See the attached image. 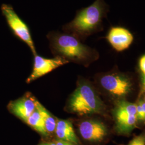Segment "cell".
I'll return each mask as SVG.
<instances>
[{
    "label": "cell",
    "instance_id": "obj_9",
    "mask_svg": "<svg viewBox=\"0 0 145 145\" xmlns=\"http://www.w3.org/2000/svg\"><path fill=\"white\" fill-rule=\"evenodd\" d=\"M68 62L65 59L59 56L48 59L36 54L34 58L33 70L31 75L27 78L26 82L30 83Z\"/></svg>",
    "mask_w": 145,
    "mask_h": 145
},
{
    "label": "cell",
    "instance_id": "obj_19",
    "mask_svg": "<svg viewBox=\"0 0 145 145\" xmlns=\"http://www.w3.org/2000/svg\"><path fill=\"white\" fill-rule=\"evenodd\" d=\"M40 145H56V142H45L41 144Z\"/></svg>",
    "mask_w": 145,
    "mask_h": 145
},
{
    "label": "cell",
    "instance_id": "obj_11",
    "mask_svg": "<svg viewBox=\"0 0 145 145\" xmlns=\"http://www.w3.org/2000/svg\"><path fill=\"white\" fill-rule=\"evenodd\" d=\"M55 132L59 140L67 141L75 145L79 144V140L74 132L72 124L68 120H57Z\"/></svg>",
    "mask_w": 145,
    "mask_h": 145
},
{
    "label": "cell",
    "instance_id": "obj_18",
    "mask_svg": "<svg viewBox=\"0 0 145 145\" xmlns=\"http://www.w3.org/2000/svg\"><path fill=\"white\" fill-rule=\"evenodd\" d=\"M142 84L145 90V76L144 75H142Z\"/></svg>",
    "mask_w": 145,
    "mask_h": 145
},
{
    "label": "cell",
    "instance_id": "obj_15",
    "mask_svg": "<svg viewBox=\"0 0 145 145\" xmlns=\"http://www.w3.org/2000/svg\"><path fill=\"white\" fill-rule=\"evenodd\" d=\"M127 145H145V131L135 136Z\"/></svg>",
    "mask_w": 145,
    "mask_h": 145
},
{
    "label": "cell",
    "instance_id": "obj_10",
    "mask_svg": "<svg viewBox=\"0 0 145 145\" xmlns=\"http://www.w3.org/2000/svg\"><path fill=\"white\" fill-rule=\"evenodd\" d=\"M36 99L30 95H26L8 105V109L11 114L26 123L29 117L36 109Z\"/></svg>",
    "mask_w": 145,
    "mask_h": 145
},
{
    "label": "cell",
    "instance_id": "obj_13",
    "mask_svg": "<svg viewBox=\"0 0 145 145\" xmlns=\"http://www.w3.org/2000/svg\"><path fill=\"white\" fill-rule=\"evenodd\" d=\"M26 123L42 135L44 136L48 135L45 129L42 116L36 108L29 117Z\"/></svg>",
    "mask_w": 145,
    "mask_h": 145
},
{
    "label": "cell",
    "instance_id": "obj_17",
    "mask_svg": "<svg viewBox=\"0 0 145 145\" xmlns=\"http://www.w3.org/2000/svg\"><path fill=\"white\" fill-rule=\"evenodd\" d=\"M56 145H75L74 144H72V143H71V142H67V141H65L61 140L57 141L56 142Z\"/></svg>",
    "mask_w": 145,
    "mask_h": 145
},
{
    "label": "cell",
    "instance_id": "obj_14",
    "mask_svg": "<svg viewBox=\"0 0 145 145\" xmlns=\"http://www.w3.org/2000/svg\"><path fill=\"white\" fill-rule=\"evenodd\" d=\"M137 118L138 120L145 123V102L144 101H140L137 104Z\"/></svg>",
    "mask_w": 145,
    "mask_h": 145
},
{
    "label": "cell",
    "instance_id": "obj_2",
    "mask_svg": "<svg viewBox=\"0 0 145 145\" xmlns=\"http://www.w3.org/2000/svg\"><path fill=\"white\" fill-rule=\"evenodd\" d=\"M53 54L69 62L89 65L99 58L98 52L84 45L80 39L68 33L52 31L47 36Z\"/></svg>",
    "mask_w": 145,
    "mask_h": 145
},
{
    "label": "cell",
    "instance_id": "obj_1",
    "mask_svg": "<svg viewBox=\"0 0 145 145\" xmlns=\"http://www.w3.org/2000/svg\"><path fill=\"white\" fill-rule=\"evenodd\" d=\"M109 11V5L104 0H96L91 5L77 11L74 20L62 26L63 31L84 40L103 30V19Z\"/></svg>",
    "mask_w": 145,
    "mask_h": 145
},
{
    "label": "cell",
    "instance_id": "obj_8",
    "mask_svg": "<svg viewBox=\"0 0 145 145\" xmlns=\"http://www.w3.org/2000/svg\"><path fill=\"white\" fill-rule=\"evenodd\" d=\"M78 130L83 139L90 142H100L109 134L106 125L97 119L84 120L78 125Z\"/></svg>",
    "mask_w": 145,
    "mask_h": 145
},
{
    "label": "cell",
    "instance_id": "obj_16",
    "mask_svg": "<svg viewBox=\"0 0 145 145\" xmlns=\"http://www.w3.org/2000/svg\"><path fill=\"white\" fill-rule=\"evenodd\" d=\"M138 65L142 75L145 76V54L140 56L138 60Z\"/></svg>",
    "mask_w": 145,
    "mask_h": 145
},
{
    "label": "cell",
    "instance_id": "obj_12",
    "mask_svg": "<svg viewBox=\"0 0 145 145\" xmlns=\"http://www.w3.org/2000/svg\"><path fill=\"white\" fill-rule=\"evenodd\" d=\"M35 103L36 108L42 116L44 122L45 129L48 134L55 132L57 124V121L56 119L42 104L40 103L36 99L35 100Z\"/></svg>",
    "mask_w": 145,
    "mask_h": 145
},
{
    "label": "cell",
    "instance_id": "obj_5",
    "mask_svg": "<svg viewBox=\"0 0 145 145\" xmlns=\"http://www.w3.org/2000/svg\"><path fill=\"white\" fill-rule=\"evenodd\" d=\"M99 84L104 90L115 99L123 100L132 93L133 84L130 78L121 72H109L103 75Z\"/></svg>",
    "mask_w": 145,
    "mask_h": 145
},
{
    "label": "cell",
    "instance_id": "obj_3",
    "mask_svg": "<svg viewBox=\"0 0 145 145\" xmlns=\"http://www.w3.org/2000/svg\"><path fill=\"white\" fill-rule=\"evenodd\" d=\"M67 109L79 116L103 114L105 106L93 86L83 81L79 83L69 99Z\"/></svg>",
    "mask_w": 145,
    "mask_h": 145
},
{
    "label": "cell",
    "instance_id": "obj_20",
    "mask_svg": "<svg viewBox=\"0 0 145 145\" xmlns=\"http://www.w3.org/2000/svg\"><path fill=\"white\" fill-rule=\"evenodd\" d=\"M144 101H145V99H144Z\"/></svg>",
    "mask_w": 145,
    "mask_h": 145
},
{
    "label": "cell",
    "instance_id": "obj_7",
    "mask_svg": "<svg viewBox=\"0 0 145 145\" xmlns=\"http://www.w3.org/2000/svg\"><path fill=\"white\" fill-rule=\"evenodd\" d=\"M105 38L116 52H121L129 48L134 42L135 36L128 28L114 25L109 27Z\"/></svg>",
    "mask_w": 145,
    "mask_h": 145
},
{
    "label": "cell",
    "instance_id": "obj_6",
    "mask_svg": "<svg viewBox=\"0 0 145 145\" xmlns=\"http://www.w3.org/2000/svg\"><path fill=\"white\" fill-rule=\"evenodd\" d=\"M1 10L8 24L14 35L24 42L35 56L37 54L36 51L29 26L16 13L10 5H3L1 7Z\"/></svg>",
    "mask_w": 145,
    "mask_h": 145
},
{
    "label": "cell",
    "instance_id": "obj_4",
    "mask_svg": "<svg viewBox=\"0 0 145 145\" xmlns=\"http://www.w3.org/2000/svg\"><path fill=\"white\" fill-rule=\"evenodd\" d=\"M114 129L119 135H129L137 127V104L118 101L113 110Z\"/></svg>",
    "mask_w": 145,
    "mask_h": 145
}]
</instances>
